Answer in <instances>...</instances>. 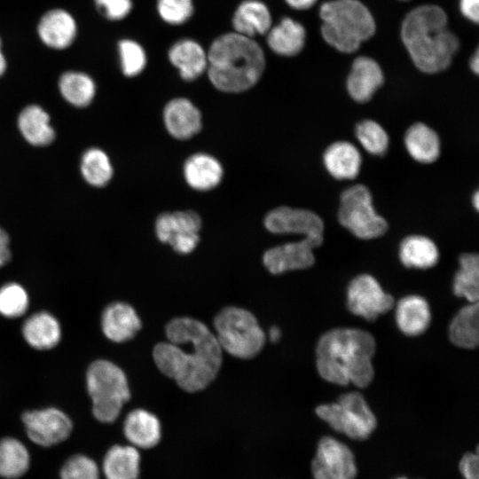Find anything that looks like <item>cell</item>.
<instances>
[{
  "mask_svg": "<svg viewBox=\"0 0 479 479\" xmlns=\"http://www.w3.org/2000/svg\"><path fill=\"white\" fill-rule=\"evenodd\" d=\"M167 342L157 343L153 357L158 369L185 391L206 389L216 377L223 350L213 334L201 321L177 317L165 327Z\"/></svg>",
  "mask_w": 479,
  "mask_h": 479,
  "instance_id": "1",
  "label": "cell"
},
{
  "mask_svg": "<svg viewBox=\"0 0 479 479\" xmlns=\"http://www.w3.org/2000/svg\"><path fill=\"white\" fill-rule=\"evenodd\" d=\"M448 24L446 12L434 4L416 6L404 17L401 43L419 71L434 75L451 66L460 43Z\"/></svg>",
  "mask_w": 479,
  "mask_h": 479,
  "instance_id": "2",
  "label": "cell"
},
{
  "mask_svg": "<svg viewBox=\"0 0 479 479\" xmlns=\"http://www.w3.org/2000/svg\"><path fill=\"white\" fill-rule=\"evenodd\" d=\"M375 341L371 334L357 328H334L325 333L316 347L319 375L331 383L359 388L373 378L372 363Z\"/></svg>",
  "mask_w": 479,
  "mask_h": 479,
  "instance_id": "3",
  "label": "cell"
},
{
  "mask_svg": "<svg viewBox=\"0 0 479 479\" xmlns=\"http://www.w3.org/2000/svg\"><path fill=\"white\" fill-rule=\"evenodd\" d=\"M207 54L208 79L223 92L249 90L258 82L266 67L264 51L256 40L233 31L215 38Z\"/></svg>",
  "mask_w": 479,
  "mask_h": 479,
  "instance_id": "4",
  "label": "cell"
},
{
  "mask_svg": "<svg viewBox=\"0 0 479 479\" xmlns=\"http://www.w3.org/2000/svg\"><path fill=\"white\" fill-rule=\"evenodd\" d=\"M320 35L330 48L353 54L376 33L372 11L361 0H327L318 9Z\"/></svg>",
  "mask_w": 479,
  "mask_h": 479,
  "instance_id": "5",
  "label": "cell"
},
{
  "mask_svg": "<svg viewBox=\"0 0 479 479\" xmlns=\"http://www.w3.org/2000/svg\"><path fill=\"white\" fill-rule=\"evenodd\" d=\"M84 380L93 418L102 424L114 423L131 397L124 371L111 360L98 358L89 364Z\"/></svg>",
  "mask_w": 479,
  "mask_h": 479,
  "instance_id": "6",
  "label": "cell"
},
{
  "mask_svg": "<svg viewBox=\"0 0 479 479\" xmlns=\"http://www.w3.org/2000/svg\"><path fill=\"white\" fill-rule=\"evenodd\" d=\"M216 340L232 357L250 359L263 348L265 334L250 311L235 307L223 308L213 321Z\"/></svg>",
  "mask_w": 479,
  "mask_h": 479,
  "instance_id": "7",
  "label": "cell"
},
{
  "mask_svg": "<svg viewBox=\"0 0 479 479\" xmlns=\"http://www.w3.org/2000/svg\"><path fill=\"white\" fill-rule=\"evenodd\" d=\"M316 413L333 429L355 440L368 438L377 425L373 412L358 392L346 393L335 403L321 404Z\"/></svg>",
  "mask_w": 479,
  "mask_h": 479,
  "instance_id": "8",
  "label": "cell"
},
{
  "mask_svg": "<svg viewBox=\"0 0 479 479\" xmlns=\"http://www.w3.org/2000/svg\"><path fill=\"white\" fill-rule=\"evenodd\" d=\"M338 219L343 227L363 240L378 238L388 229L386 220L374 210L370 191L363 185H353L342 192Z\"/></svg>",
  "mask_w": 479,
  "mask_h": 479,
  "instance_id": "9",
  "label": "cell"
},
{
  "mask_svg": "<svg viewBox=\"0 0 479 479\" xmlns=\"http://www.w3.org/2000/svg\"><path fill=\"white\" fill-rule=\"evenodd\" d=\"M20 421L28 441L43 449L67 442L75 428L69 414L52 405L25 410L20 415Z\"/></svg>",
  "mask_w": 479,
  "mask_h": 479,
  "instance_id": "10",
  "label": "cell"
},
{
  "mask_svg": "<svg viewBox=\"0 0 479 479\" xmlns=\"http://www.w3.org/2000/svg\"><path fill=\"white\" fill-rule=\"evenodd\" d=\"M201 228L200 216L192 210L167 212L155 223V233L162 243L169 244L179 254H189L197 247Z\"/></svg>",
  "mask_w": 479,
  "mask_h": 479,
  "instance_id": "11",
  "label": "cell"
},
{
  "mask_svg": "<svg viewBox=\"0 0 479 479\" xmlns=\"http://www.w3.org/2000/svg\"><path fill=\"white\" fill-rule=\"evenodd\" d=\"M394 305L393 297L385 293L371 275L354 278L347 290V306L350 312L367 320H375Z\"/></svg>",
  "mask_w": 479,
  "mask_h": 479,
  "instance_id": "12",
  "label": "cell"
},
{
  "mask_svg": "<svg viewBox=\"0 0 479 479\" xmlns=\"http://www.w3.org/2000/svg\"><path fill=\"white\" fill-rule=\"evenodd\" d=\"M314 479H355L357 466L349 448L331 436L322 437L311 463Z\"/></svg>",
  "mask_w": 479,
  "mask_h": 479,
  "instance_id": "13",
  "label": "cell"
},
{
  "mask_svg": "<svg viewBox=\"0 0 479 479\" xmlns=\"http://www.w3.org/2000/svg\"><path fill=\"white\" fill-rule=\"evenodd\" d=\"M265 228L272 233H294L304 238L324 240V223L316 213L302 208L279 207L270 211L264 218Z\"/></svg>",
  "mask_w": 479,
  "mask_h": 479,
  "instance_id": "14",
  "label": "cell"
},
{
  "mask_svg": "<svg viewBox=\"0 0 479 479\" xmlns=\"http://www.w3.org/2000/svg\"><path fill=\"white\" fill-rule=\"evenodd\" d=\"M322 242L323 240L306 237L298 242L271 247L264 253L263 263L272 274L309 268L315 263L313 250Z\"/></svg>",
  "mask_w": 479,
  "mask_h": 479,
  "instance_id": "15",
  "label": "cell"
},
{
  "mask_svg": "<svg viewBox=\"0 0 479 479\" xmlns=\"http://www.w3.org/2000/svg\"><path fill=\"white\" fill-rule=\"evenodd\" d=\"M20 334L31 349L48 351L61 342L63 328L59 319L53 313L41 310L26 315L21 324Z\"/></svg>",
  "mask_w": 479,
  "mask_h": 479,
  "instance_id": "16",
  "label": "cell"
},
{
  "mask_svg": "<svg viewBox=\"0 0 479 479\" xmlns=\"http://www.w3.org/2000/svg\"><path fill=\"white\" fill-rule=\"evenodd\" d=\"M383 82V70L373 58L360 55L353 59L346 79V89L353 100L369 101Z\"/></svg>",
  "mask_w": 479,
  "mask_h": 479,
  "instance_id": "17",
  "label": "cell"
},
{
  "mask_svg": "<svg viewBox=\"0 0 479 479\" xmlns=\"http://www.w3.org/2000/svg\"><path fill=\"white\" fill-rule=\"evenodd\" d=\"M142 323L136 310L125 302H113L107 304L100 316V328L110 342L123 343L135 337L141 329Z\"/></svg>",
  "mask_w": 479,
  "mask_h": 479,
  "instance_id": "18",
  "label": "cell"
},
{
  "mask_svg": "<svg viewBox=\"0 0 479 479\" xmlns=\"http://www.w3.org/2000/svg\"><path fill=\"white\" fill-rule=\"evenodd\" d=\"M122 433L129 444L138 450L155 447L161 439V425L153 412L137 408L124 418Z\"/></svg>",
  "mask_w": 479,
  "mask_h": 479,
  "instance_id": "19",
  "label": "cell"
},
{
  "mask_svg": "<svg viewBox=\"0 0 479 479\" xmlns=\"http://www.w3.org/2000/svg\"><path fill=\"white\" fill-rule=\"evenodd\" d=\"M99 465L104 479H139L141 454L129 444H115L107 448Z\"/></svg>",
  "mask_w": 479,
  "mask_h": 479,
  "instance_id": "20",
  "label": "cell"
},
{
  "mask_svg": "<svg viewBox=\"0 0 479 479\" xmlns=\"http://www.w3.org/2000/svg\"><path fill=\"white\" fill-rule=\"evenodd\" d=\"M168 58L185 81H194L207 71V51L195 40L185 38L175 42L168 51Z\"/></svg>",
  "mask_w": 479,
  "mask_h": 479,
  "instance_id": "21",
  "label": "cell"
},
{
  "mask_svg": "<svg viewBox=\"0 0 479 479\" xmlns=\"http://www.w3.org/2000/svg\"><path fill=\"white\" fill-rule=\"evenodd\" d=\"M163 120L169 133L177 139H188L201 129V114L187 98L171 99L164 107Z\"/></svg>",
  "mask_w": 479,
  "mask_h": 479,
  "instance_id": "22",
  "label": "cell"
},
{
  "mask_svg": "<svg viewBox=\"0 0 479 479\" xmlns=\"http://www.w3.org/2000/svg\"><path fill=\"white\" fill-rule=\"evenodd\" d=\"M266 42L272 52L286 58L302 52L306 44L307 32L304 26L291 17L282 18L266 33Z\"/></svg>",
  "mask_w": 479,
  "mask_h": 479,
  "instance_id": "23",
  "label": "cell"
},
{
  "mask_svg": "<svg viewBox=\"0 0 479 479\" xmlns=\"http://www.w3.org/2000/svg\"><path fill=\"white\" fill-rule=\"evenodd\" d=\"M41 41L50 48L62 50L75 40L77 26L74 17L63 9H53L44 13L37 27Z\"/></svg>",
  "mask_w": 479,
  "mask_h": 479,
  "instance_id": "24",
  "label": "cell"
},
{
  "mask_svg": "<svg viewBox=\"0 0 479 479\" xmlns=\"http://www.w3.org/2000/svg\"><path fill=\"white\" fill-rule=\"evenodd\" d=\"M271 26V11L261 0H243L232 18V31L253 39L266 35Z\"/></svg>",
  "mask_w": 479,
  "mask_h": 479,
  "instance_id": "25",
  "label": "cell"
},
{
  "mask_svg": "<svg viewBox=\"0 0 479 479\" xmlns=\"http://www.w3.org/2000/svg\"><path fill=\"white\" fill-rule=\"evenodd\" d=\"M32 461V453L25 442L14 436L0 437V479L24 478Z\"/></svg>",
  "mask_w": 479,
  "mask_h": 479,
  "instance_id": "26",
  "label": "cell"
},
{
  "mask_svg": "<svg viewBox=\"0 0 479 479\" xmlns=\"http://www.w3.org/2000/svg\"><path fill=\"white\" fill-rule=\"evenodd\" d=\"M18 129L23 138L31 145L46 146L56 137L49 114L38 105L24 107L18 116Z\"/></svg>",
  "mask_w": 479,
  "mask_h": 479,
  "instance_id": "27",
  "label": "cell"
},
{
  "mask_svg": "<svg viewBox=\"0 0 479 479\" xmlns=\"http://www.w3.org/2000/svg\"><path fill=\"white\" fill-rule=\"evenodd\" d=\"M324 166L334 178H355L360 170L361 155L355 145L348 141L331 144L323 154Z\"/></svg>",
  "mask_w": 479,
  "mask_h": 479,
  "instance_id": "28",
  "label": "cell"
},
{
  "mask_svg": "<svg viewBox=\"0 0 479 479\" xmlns=\"http://www.w3.org/2000/svg\"><path fill=\"white\" fill-rule=\"evenodd\" d=\"M431 314L428 302L419 295H408L399 300L396 306V321L402 333L409 336L426 331Z\"/></svg>",
  "mask_w": 479,
  "mask_h": 479,
  "instance_id": "29",
  "label": "cell"
},
{
  "mask_svg": "<svg viewBox=\"0 0 479 479\" xmlns=\"http://www.w3.org/2000/svg\"><path fill=\"white\" fill-rule=\"evenodd\" d=\"M224 170L220 162L206 153L192 155L185 163L184 176L187 184L198 191H208L221 182Z\"/></svg>",
  "mask_w": 479,
  "mask_h": 479,
  "instance_id": "30",
  "label": "cell"
},
{
  "mask_svg": "<svg viewBox=\"0 0 479 479\" xmlns=\"http://www.w3.org/2000/svg\"><path fill=\"white\" fill-rule=\"evenodd\" d=\"M404 145L411 157L420 163H432L440 153L438 135L422 122L414 123L407 130Z\"/></svg>",
  "mask_w": 479,
  "mask_h": 479,
  "instance_id": "31",
  "label": "cell"
},
{
  "mask_svg": "<svg viewBox=\"0 0 479 479\" xmlns=\"http://www.w3.org/2000/svg\"><path fill=\"white\" fill-rule=\"evenodd\" d=\"M399 257L406 267L428 269L436 264L439 252L436 245L429 238L411 235L402 240Z\"/></svg>",
  "mask_w": 479,
  "mask_h": 479,
  "instance_id": "32",
  "label": "cell"
},
{
  "mask_svg": "<svg viewBox=\"0 0 479 479\" xmlns=\"http://www.w3.org/2000/svg\"><path fill=\"white\" fill-rule=\"evenodd\" d=\"M478 302H470L452 318L449 327L451 342L460 348L475 349L479 341Z\"/></svg>",
  "mask_w": 479,
  "mask_h": 479,
  "instance_id": "33",
  "label": "cell"
},
{
  "mask_svg": "<svg viewBox=\"0 0 479 479\" xmlns=\"http://www.w3.org/2000/svg\"><path fill=\"white\" fill-rule=\"evenodd\" d=\"M59 89L62 98L71 106L86 107L94 99L96 83L87 74L79 71H67L59 81Z\"/></svg>",
  "mask_w": 479,
  "mask_h": 479,
  "instance_id": "34",
  "label": "cell"
},
{
  "mask_svg": "<svg viewBox=\"0 0 479 479\" xmlns=\"http://www.w3.org/2000/svg\"><path fill=\"white\" fill-rule=\"evenodd\" d=\"M80 171L88 185L103 187L112 179L114 169L110 158L104 150L90 147L82 155Z\"/></svg>",
  "mask_w": 479,
  "mask_h": 479,
  "instance_id": "35",
  "label": "cell"
},
{
  "mask_svg": "<svg viewBox=\"0 0 479 479\" xmlns=\"http://www.w3.org/2000/svg\"><path fill=\"white\" fill-rule=\"evenodd\" d=\"M453 292L469 302H477L479 297V256L467 253L459 256V268L453 280Z\"/></svg>",
  "mask_w": 479,
  "mask_h": 479,
  "instance_id": "36",
  "label": "cell"
},
{
  "mask_svg": "<svg viewBox=\"0 0 479 479\" xmlns=\"http://www.w3.org/2000/svg\"><path fill=\"white\" fill-rule=\"evenodd\" d=\"M30 307V295L27 288L16 281L0 286V316L6 319L25 317Z\"/></svg>",
  "mask_w": 479,
  "mask_h": 479,
  "instance_id": "37",
  "label": "cell"
},
{
  "mask_svg": "<svg viewBox=\"0 0 479 479\" xmlns=\"http://www.w3.org/2000/svg\"><path fill=\"white\" fill-rule=\"evenodd\" d=\"M59 479H102L100 465L87 453H73L61 464Z\"/></svg>",
  "mask_w": 479,
  "mask_h": 479,
  "instance_id": "38",
  "label": "cell"
},
{
  "mask_svg": "<svg viewBox=\"0 0 479 479\" xmlns=\"http://www.w3.org/2000/svg\"><path fill=\"white\" fill-rule=\"evenodd\" d=\"M118 51L122 74L135 77L145 68L147 57L144 47L133 39H122L118 43Z\"/></svg>",
  "mask_w": 479,
  "mask_h": 479,
  "instance_id": "39",
  "label": "cell"
},
{
  "mask_svg": "<svg viewBox=\"0 0 479 479\" xmlns=\"http://www.w3.org/2000/svg\"><path fill=\"white\" fill-rule=\"evenodd\" d=\"M356 137L361 145L374 155L383 154L389 145V136L375 121L364 120L356 127Z\"/></svg>",
  "mask_w": 479,
  "mask_h": 479,
  "instance_id": "40",
  "label": "cell"
},
{
  "mask_svg": "<svg viewBox=\"0 0 479 479\" xmlns=\"http://www.w3.org/2000/svg\"><path fill=\"white\" fill-rule=\"evenodd\" d=\"M156 10L162 21L179 26L193 15L194 4L193 0H156Z\"/></svg>",
  "mask_w": 479,
  "mask_h": 479,
  "instance_id": "41",
  "label": "cell"
},
{
  "mask_svg": "<svg viewBox=\"0 0 479 479\" xmlns=\"http://www.w3.org/2000/svg\"><path fill=\"white\" fill-rule=\"evenodd\" d=\"M105 17L117 21L126 18L132 9L131 0H95Z\"/></svg>",
  "mask_w": 479,
  "mask_h": 479,
  "instance_id": "42",
  "label": "cell"
},
{
  "mask_svg": "<svg viewBox=\"0 0 479 479\" xmlns=\"http://www.w3.org/2000/svg\"><path fill=\"white\" fill-rule=\"evenodd\" d=\"M478 452L466 453L459 461V471L465 479H478Z\"/></svg>",
  "mask_w": 479,
  "mask_h": 479,
  "instance_id": "43",
  "label": "cell"
},
{
  "mask_svg": "<svg viewBox=\"0 0 479 479\" xmlns=\"http://www.w3.org/2000/svg\"><path fill=\"white\" fill-rule=\"evenodd\" d=\"M460 14L474 24L479 21V0H459Z\"/></svg>",
  "mask_w": 479,
  "mask_h": 479,
  "instance_id": "44",
  "label": "cell"
},
{
  "mask_svg": "<svg viewBox=\"0 0 479 479\" xmlns=\"http://www.w3.org/2000/svg\"><path fill=\"white\" fill-rule=\"evenodd\" d=\"M318 0H284L293 10L307 11L312 8Z\"/></svg>",
  "mask_w": 479,
  "mask_h": 479,
  "instance_id": "45",
  "label": "cell"
},
{
  "mask_svg": "<svg viewBox=\"0 0 479 479\" xmlns=\"http://www.w3.org/2000/svg\"><path fill=\"white\" fill-rule=\"evenodd\" d=\"M468 66L470 70L477 75L479 73V52L477 47L470 56Z\"/></svg>",
  "mask_w": 479,
  "mask_h": 479,
  "instance_id": "46",
  "label": "cell"
},
{
  "mask_svg": "<svg viewBox=\"0 0 479 479\" xmlns=\"http://www.w3.org/2000/svg\"><path fill=\"white\" fill-rule=\"evenodd\" d=\"M12 252L10 247H0V269L10 263Z\"/></svg>",
  "mask_w": 479,
  "mask_h": 479,
  "instance_id": "47",
  "label": "cell"
},
{
  "mask_svg": "<svg viewBox=\"0 0 479 479\" xmlns=\"http://www.w3.org/2000/svg\"><path fill=\"white\" fill-rule=\"evenodd\" d=\"M281 336V331L280 329L274 326H271L269 330V339L271 342H276L279 340Z\"/></svg>",
  "mask_w": 479,
  "mask_h": 479,
  "instance_id": "48",
  "label": "cell"
},
{
  "mask_svg": "<svg viewBox=\"0 0 479 479\" xmlns=\"http://www.w3.org/2000/svg\"><path fill=\"white\" fill-rule=\"evenodd\" d=\"M0 247H10V237L2 227H0Z\"/></svg>",
  "mask_w": 479,
  "mask_h": 479,
  "instance_id": "49",
  "label": "cell"
},
{
  "mask_svg": "<svg viewBox=\"0 0 479 479\" xmlns=\"http://www.w3.org/2000/svg\"><path fill=\"white\" fill-rule=\"evenodd\" d=\"M1 39H0V76L3 75L6 70V60H5V57L2 51V47H1Z\"/></svg>",
  "mask_w": 479,
  "mask_h": 479,
  "instance_id": "50",
  "label": "cell"
},
{
  "mask_svg": "<svg viewBox=\"0 0 479 479\" xmlns=\"http://www.w3.org/2000/svg\"><path fill=\"white\" fill-rule=\"evenodd\" d=\"M472 199H473V200H472V203H473L474 208H475L476 210H478V208H479V192H478V191H476V192H475V194L473 195Z\"/></svg>",
  "mask_w": 479,
  "mask_h": 479,
  "instance_id": "51",
  "label": "cell"
},
{
  "mask_svg": "<svg viewBox=\"0 0 479 479\" xmlns=\"http://www.w3.org/2000/svg\"><path fill=\"white\" fill-rule=\"evenodd\" d=\"M396 479H407V478H406V477H404V476H402V477H397V478H396Z\"/></svg>",
  "mask_w": 479,
  "mask_h": 479,
  "instance_id": "52",
  "label": "cell"
},
{
  "mask_svg": "<svg viewBox=\"0 0 479 479\" xmlns=\"http://www.w3.org/2000/svg\"><path fill=\"white\" fill-rule=\"evenodd\" d=\"M399 1H404V2H407V1H410V0H399Z\"/></svg>",
  "mask_w": 479,
  "mask_h": 479,
  "instance_id": "53",
  "label": "cell"
}]
</instances>
